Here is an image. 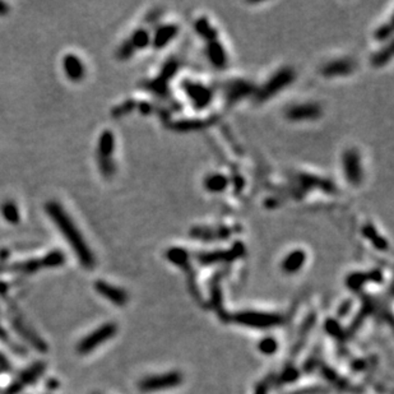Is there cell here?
<instances>
[{
    "mask_svg": "<svg viewBox=\"0 0 394 394\" xmlns=\"http://www.w3.org/2000/svg\"><path fill=\"white\" fill-rule=\"evenodd\" d=\"M306 262V253L302 249H294L284 256L281 263V268L287 275L298 273Z\"/></svg>",
    "mask_w": 394,
    "mask_h": 394,
    "instance_id": "cell-14",
    "label": "cell"
},
{
    "mask_svg": "<svg viewBox=\"0 0 394 394\" xmlns=\"http://www.w3.org/2000/svg\"><path fill=\"white\" fill-rule=\"evenodd\" d=\"M133 52H134V47L130 45L129 41H126V42H124L123 46L120 47L117 56H119L121 60H125V59L130 58V56L133 55Z\"/></svg>",
    "mask_w": 394,
    "mask_h": 394,
    "instance_id": "cell-29",
    "label": "cell"
},
{
    "mask_svg": "<svg viewBox=\"0 0 394 394\" xmlns=\"http://www.w3.org/2000/svg\"><path fill=\"white\" fill-rule=\"evenodd\" d=\"M267 392H268V385L267 384H259L258 388H256L255 391V394H267Z\"/></svg>",
    "mask_w": 394,
    "mask_h": 394,
    "instance_id": "cell-34",
    "label": "cell"
},
{
    "mask_svg": "<svg viewBox=\"0 0 394 394\" xmlns=\"http://www.w3.org/2000/svg\"><path fill=\"white\" fill-rule=\"evenodd\" d=\"M1 213H3L4 218L12 223H16L20 221V212L18 208L16 207V204L12 202H7L1 206Z\"/></svg>",
    "mask_w": 394,
    "mask_h": 394,
    "instance_id": "cell-23",
    "label": "cell"
},
{
    "mask_svg": "<svg viewBox=\"0 0 394 394\" xmlns=\"http://www.w3.org/2000/svg\"><path fill=\"white\" fill-rule=\"evenodd\" d=\"M114 148H115V139L114 134L110 130H105L100 137V143H98V152H100V159L111 160Z\"/></svg>",
    "mask_w": 394,
    "mask_h": 394,
    "instance_id": "cell-17",
    "label": "cell"
},
{
    "mask_svg": "<svg viewBox=\"0 0 394 394\" xmlns=\"http://www.w3.org/2000/svg\"><path fill=\"white\" fill-rule=\"evenodd\" d=\"M277 341L275 338H271V337L262 339L259 342V351L264 353V355H272V353H275L277 351Z\"/></svg>",
    "mask_w": 394,
    "mask_h": 394,
    "instance_id": "cell-25",
    "label": "cell"
},
{
    "mask_svg": "<svg viewBox=\"0 0 394 394\" xmlns=\"http://www.w3.org/2000/svg\"><path fill=\"white\" fill-rule=\"evenodd\" d=\"M64 69L67 74L73 81H79L84 75V67L81 60L74 55H67L64 58Z\"/></svg>",
    "mask_w": 394,
    "mask_h": 394,
    "instance_id": "cell-16",
    "label": "cell"
},
{
    "mask_svg": "<svg viewBox=\"0 0 394 394\" xmlns=\"http://www.w3.org/2000/svg\"><path fill=\"white\" fill-rule=\"evenodd\" d=\"M7 9H8V7L5 5V4L0 3V13H5V12H7Z\"/></svg>",
    "mask_w": 394,
    "mask_h": 394,
    "instance_id": "cell-35",
    "label": "cell"
},
{
    "mask_svg": "<svg viewBox=\"0 0 394 394\" xmlns=\"http://www.w3.org/2000/svg\"><path fill=\"white\" fill-rule=\"evenodd\" d=\"M94 288H96L98 294L102 295L105 299L110 300L115 305L121 306V305L126 304V301H128V294L125 291L121 290V288L114 287V286L104 281H97L94 283Z\"/></svg>",
    "mask_w": 394,
    "mask_h": 394,
    "instance_id": "cell-12",
    "label": "cell"
},
{
    "mask_svg": "<svg viewBox=\"0 0 394 394\" xmlns=\"http://www.w3.org/2000/svg\"><path fill=\"white\" fill-rule=\"evenodd\" d=\"M355 70V63L348 58H339L330 60L320 68V73L325 78L347 77Z\"/></svg>",
    "mask_w": 394,
    "mask_h": 394,
    "instance_id": "cell-9",
    "label": "cell"
},
{
    "mask_svg": "<svg viewBox=\"0 0 394 394\" xmlns=\"http://www.w3.org/2000/svg\"><path fill=\"white\" fill-rule=\"evenodd\" d=\"M46 209H47L48 214L52 218V221L56 223V226L60 229V231L63 232V235L65 236V239L69 240V242L73 246V249L75 250V253L78 254V258L81 260L82 264L86 267V268H92L94 265V258L92 255L91 250L88 249L86 242L83 241L82 239L81 233L75 229L74 223L71 222L70 218H69L67 214H65L64 210L62 209V207L59 206L58 203L55 202H50V203L46 206Z\"/></svg>",
    "mask_w": 394,
    "mask_h": 394,
    "instance_id": "cell-1",
    "label": "cell"
},
{
    "mask_svg": "<svg viewBox=\"0 0 394 394\" xmlns=\"http://www.w3.org/2000/svg\"><path fill=\"white\" fill-rule=\"evenodd\" d=\"M283 378L284 379H282V381H283V383H287V381H292V380H295V379L298 378V372L295 371L294 369H288V370H286V371H284Z\"/></svg>",
    "mask_w": 394,
    "mask_h": 394,
    "instance_id": "cell-32",
    "label": "cell"
},
{
    "mask_svg": "<svg viewBox=\"0 0 394 394\" xmlns=\"http://www.w3.org/2000/svg\"><path fill=\"white\" fill-rule=\"evenodd\" d=\"M41 265H42L41 262H37V260H31V262H27V263H23V264H21L18 268L22 269V271H24V272H33V271H36V269H39Z\"/></svg>",
    "mask_w": 394,
    "mask_h": 394,
    "instance_id": "cell-30",
    "label": "cell"
},
{
    "mask_svg": "<svg viewBox=\"0 0 394 394\" xmlns=\"http://www.w3.org/2000/svg\"><path fill=\"white\" fill-rule=\"evenodd\" d=\"M326 330H328L330 334H333V336H336L337 333H341V328H339V325L337 324V322H334V320H328V322H326Z\"/></svg>",
    "mask_w": 394,
    "mask_h": 394,
    "instance_id": "cell-31",
    "label": "cell"
},
{
    "mask_svg": "<svg viewBox=\"0 0 394 394\" xmlns=\"http://www.w3.org/2000/svg\"><path fill=\"white\" fill-rule=\"evenodd\" d=\"M392 45L389 44L387 48H383V50H379L378 52L372 54L371 56V64L375 65V67H383V65L387 64L389 60L392 59Z\"/></svg>",
    "mask_w": 394,
    "mask_h": 394,
    "instance_id": "cell-22",
    "label": "cell"
},
{
    "mask_svg": "<svg viewBox=\"0 0 394 394\" xmlns=\"http://www.w3.org/2000/svg\"><path fill=\"white\" fill-rule=\"evenodd\" d=\"M232 319L236 323L258 329H268L282 323V318L278 314L260 313V311H242L235 314Z\"/></svg>",
    "mask_w": 394,
    "mask_h": 394,
    "instance_id": "cell-4",
    "label": "cell"
},
{
    "mask_svg": "<svg viewBox=\"0 0 394 394\" xmlns=\"http://www.w3.org/2000/svg\"><path fill=\"white\" fill-rule=\"evenodd\" d=\"M204 54L208 62L217 69H225L229 64V54L218 39L208 41L204 47Z\"/></svg>",
    "mask_w": 394,
    "mask_h": 394,
    "instance_id": "cell-10",
    "label": "cell"
},
{
    "mask_svg": "<svg viewBox=\"0 0 394 394\" xmlns=\"http://www.w3.org/2000/svg\"><path fill=\"white\" fill-rule=\"evenodd\" d=\"M194 27H195V32L198 33V36H201L202 39L206 40V42L217 39L216 28L212 26V23H210L207 18H204V17L198 18V20L195 21Z\"/></svg>",
    "mask_w": 394,
    "mask_h": 394,
    "instance_id": "cell-19",
    "label": "cell"
},
{
    "mask_svg": "<svg viewBox=\"0 0 394 394\" xmlns=\"http://www.w3.org/2000/svg\"><path fill=\"white\" fill-rule=\"evenodd\" d=\"M167 259L180 267V265H184L185 262H186L187 254L185 250L176 249V248H175V249H170L167 252Z\"/></svg>",
    "mask_w": 394,
    "mask_h": 394,
    "instance_id": "cell-24",
    "label": "cell"
},
{
    "mask_svg": "<svg viewBox=\"0 0 394 394\" xmlns=\"http://www.w3.org/2000/svg\"><path fill=\"white\" fill-rule=\"evenodd\" d=\"M130 42V45L136 48H145L148 45H151V33L147 31V29H137L136 32L133 33L130 40H128Z\"/></svg>",
    "mask_w": 394,
    "mask_h": 394,
    "instance_id": "cell-21",
    "label": "cell"
},
{
    "mask_svg": "<svg viewBox=\"0 0 394 394\" xmlns=\"http://www.w3.org/2000/svg\"><path fill=\"white\" fill-rule=\"evenodd\" d=\"M179 35V27L174 23H165L156 29L153 36H151V44L156 48H163L171 44Z\"/></svg>",
    "mask_w": 394,
    "mask_h": 394,
    "instance_id": "cell-11",
    "label": "cell"
},
{
    "mask_svg": "<svg viewBox=\"0 0 394 394\" xmlns=\"http://www.w3.org/2000/svg\"><path fill=\"white\" fill-rule=\"evenodd\" d=\"M184 91L186 97L190 101V104L198 110H203L207 106H209V104H212V98H213L212 90L204 84L193 81L186 82L184 86Z\"/></svg>",
    "mask_w": 394,
    "mask_h": 394,
    "instance_id": "cell-8",
    "label": "cell"
},
{
    "mask_svg": "<svg viewBox=\"0 0 394 394\" xmlns=\"http://www.w3.org/2000/svg\"><path fill=\"white\" fill-rule=\"evenodd\" d=\"M65 258L63 255L62 252H54L51 254H48L44 260L41 262V264L44 267H58V265H62L64 263Z\"/></svg>",
    "mask_w": 394,
    "mask_h": 394,
    "instance_id": "cell-26",
    "label": "cell"
},
{
    "mask_svg": "<svg viewBox=\"0 0 394 394\" xmlns=\"http://www.w3.org/2000/svg\"><path fill=\"white\" fill-rule=\"evenodd\" d=\"M183 383V375L179 371H170L162 375L151 376L139 383L142 392H159L171 389Z\"/></svg>",
    "mask_w": 394,
    "mask_h": 394,
    "instance_id": "cell-6",
    "label": "cell"
},
{
    "mask_svg": "<svg viewBox=\"0 0 394 394\" xmlns=\"http://www.w3.org/2000/svg\"><path fill=\"white\" fill-rule=\"evenodd\" d=\"M116 333V325L114 323H107L94 330L93 333H91L90 336H87L84 339H82L81 343L78 345L77 351L82 355L88 353L91 351H93L97 346H100L101 343L106 342L110 338H113Z\"/></svg>",
    "mask_w": 394,
    "mask_h": 394,
    "instance_id": "cell-7",
    "label": "cell"
},
{
    "mask_svg": "<svg viewBox=\"0 0 394 394\" xmlns=\"http://www.w3.org/2000/svg\"><path fill=\"white\" fill-rule=\"evenodd\" d=\"M295 70L291 68H281L275 71L271 77L265 81L262 87L255 90V100L260 104L265 102V101L271 100L273 97L277 96L278 93H281V91L286 90L288 86L294 83L295 81Z\"/></svg>",
    "mask_w": 394,
    "mask_h": 394,
    "instance_id": "cell-2",
    "label": "cell"
},
{
    "mask_svg": "<svg viewBox=\"0 0 394 394\" xmlns=\"http://www.w3.org/2000/svg\"><path fill=\"white\" fill-rule=\"evenodd\" d=\"M392 31H393V28H392L391 23H389V24H381V26L378 27L376 31H375L374 37L378 40V41L381 42L388 41V40L391 39Z\"/></svg>",
    "mask_w": 394,
    "mask_h": 394,
    "instance_id": "cell-27",
    "label": "cell"
},
{
    "mask_svg": "<svg viewBox=\"0 0 394 394\" xmlns=\"http://www.w3.org/2000/svg\"><path fill=\"white\" fill-rule=\"evenodd\" d=\"M342 174L351 186H359L364 180V165L361 153L357 148H347L341 156Z\"/></svg>",
    "mask_w": 394,
    "mask_h": 394,
    "instance_id": "cell-3",
    "label": "cell"
},
{
    "mask_svg": "<svg viewBox=\"0 0 394 394\" xmlns=\"http://www.w3.org/2000/svg\"><path fill=\"white\" fill-rule=\"evenodd\" d=\"M225 91H226L225 93H226L227 101L230 104H233L235 101L242 100V98H245L249 94L255 93V90H253L252 86L244 81L230 82Z\"/></svg>",
    "mask_w": 394,
    "mask_h": 394,
    "instance_id": "cell-15",
    "label": "cell"
},
{
    "mask_svg": "<svg viewBox=\"0 0 394 394\" xmlns=\"http://www.w3.org/2000/svg\"><path fill=\"white\" fill-rule=\"evenodd\" d=\"M230 185V179L220 171L209 172L204 176L203 187L209 194H221L226 191Z\"/></svg>",
    "mask_w": 394,
    "mask_h": 394,
    "instance_id": "cell-13",
    "label": "cell"
},
{
    "mask_svg": "<svg viewBox=\"0 0 394 394\" xmlns=\"http://www.w3.org/2000/svg\"><path fill=\"white\" fill-rule=\"evenodd\" d=\"M42 366H33L32 369H31V370H28V371H26L24 372V374H23V376H22V379H23V381H24V383H27V384H28V383H32L33 380H35L36 378H37V376H39V374L40 372L42 371Z\"/></svg>",
    "mask_w": 394,
    "mask_h": 394,
    "instance_id": "cell-28",
    "label": "cell"
},
{
    "mask_svg": "<svg viewBox=\"0 0 394 394\" xmlns=\"http://www.w3.org/2000/svg\"><path fill=\"white\" fill-rule=\"evenodd\" d=\"M366 281H381L380 272H371V273H355L351 275L347 279V284L351 290H357L365 283Z\"/></svg>",
    "mask_w": 394,
    "mask_h": 394,
    "instance_id": "cell-18",
    "label": "cell"
},
{
    "mask_svg": "<svg viewBox=\"0 0 394 394\" xmlns=\"http://www.w3.org/2000/svg\"><path fill=\"white\" fill-rule=\"evenodd\" d=\"M349 309H351V302H346V304L345 305H342V307H341V309H339V315H341V317H345V315H346L347 313H348V310Z\"/></svg>",
    "mask_w": 394,
    "mask_h": 394,
    "instance_id": "cell-33",
    "label": "cell"
},
{
    "mask_svg": "<svg viewBox=\"0 0 394 394\" xmlns=\"http://www.w3.org/2000/svg\"><path fill=\"white\" fill-rule=\"evenodd\" d=\"M362 233L371 241V244H374L372 246L378 248V249L381 250V252L388 250V241L385 240V237L380 236V233H379L378 231L375 230V227H372L371 225H366V226L362 229Z\"/></svg>",
    "mask_w": 394,
    "mask_h": 394,
    "instance_id": "cell-20",
    "label": "cell"
},
{
    "mask_svg": "<svg viewBox=\"0 0 394 394\" xmlns=\"http://www.w3.org/2000/svg\"><path fill=\"white\" fill-rule=\"evenodd\" d=\"M323 115L322 106L317 102H300L288 106L284 111L286 119L292 123H304V121H315Z\"/></svg>",
    "mask_w": 394,
    "mask_h": 394,
    "instance_id": "cell-5",
    "label": "cell"
}]
</instances>
